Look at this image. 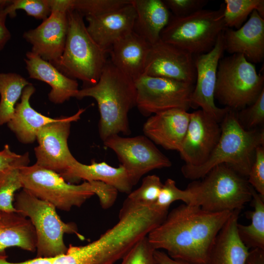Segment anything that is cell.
<instances>
[{
    "mask_svg": "<svg viewBox=\"0 0 264 264\" xmlns=\"http://www.w3.org/2000/svg\"><path fill=\"white\" fill-rule=\"evenodd\" d=\"M5 9L11 18L16 17L17 10H22L28 15L44 21L51 13L52 0H12L9 1Z\"/></svg>",
    "mask_w": 264,
    "mask_h": 264,
    "instance_id": "cell-34",
    "label": "cell"
},
{
    "mask_svg": "<svg viewBox=\"0 0 264 264\" xmlns=\"http://www.w3.org/2000/svg\"><path fill=\"white\" fill-rule=\"evenodd\" d=\"M224 51L242 54L249 62L259 63L264 59V19L256 10L237 29L226 28L223 32Z\"/></svg>",
    "mask_w": 264,
    "mask_h": 264,
    "instance_id": "cell-19",
    "label": "cell"
},
{
    "mask_svg": "<svg viewBox=\"0 0 264 264\" xmlns=\"http://www.w3.org/2000/svg\"><path fill=\"white\" fill-rule=\"evenodd\" d=\"M52 258H37L20 262H11L7 260L6 254L0 255V264H52Z\"/></svg>",
    "mask_w": 264,
    "mask_h": 264,
    "instance_id": "cell-43",
    "label": "cell"
},
{
    "mask_svg": "<svg viewBox=\"0 0 264 264\" xmlns=\"http://www.w3.org/2000/svg\"><path fill=\"white\" fill-rule=\"evenodd\" d=\"M95 195L99 200L100 205L103 209H108L115 202L118 191L114 187L104 182L97 181H90Z\"/></svg>",
    "mask_w": 264,
    "mask_h": 264,
    "instance_id": "cell-41",
    "label": "cell"
},
{
    "mask_svg": "<svg viewBox=\"0 0 264 264\" xmlns=\"http://www.w3.org/2000/svg\"><path fill=\"white\" fill-rule=\"evenodd\" d=\"M72 0H52L49 16L23 38L32 45L31 52L56 66L63 54L68 30V12Z\"/></svg>",
    "mask_w": 264,
    "mask_h": 264,
    "instance_id": "cell-13",
    "label": "cell"
},
{
    "mask_svg": "<svg viewBox=\"0 0 264 264\" xmlns=\"http://www.w3.org/2000/svg\"><path fill=\"white\" fill-rule=\"evenodd\" d=\"M154 258L157 264H193L185 261L171 258L165 252L160 250H155Z\"/></svg>",
    "mask_w": 264,
    "mask_h": 264,
    "instance_id": "cell-44",
    "label": "cell"
},
{
    "mask_svg": "<svg viewBox=\"0 0 264 264\" xmlns=\"http://www.w3.org/2000/svg\"><path fill=\"white\" fill-rule=\"evenodd\" d=\"M14 205L16 212L28 218L34 226L37 258H52L65 254L67 250L64 241L65 234H75L80 240L85 239L74 223L65 222L61 219L54 205L23 189L15 195Z\"/></svg>",
    "mask_w": 264,
    "mask_h": 264,
    "instance_id": "cell-7",
    "label": "cell"
},
{
    "mask_svg": "<svg viewBox=\"0 0 264 264\" xmlns=\"http://www.w3.org/2000/svg\"><path fill=\"white\" fill-rule=\"evenodd\" d=\"M247 181L258 194L264 197V146L255 150Z\"/></svg>",
    "mask_w": 264,
    "mask_h": 264,
    "instance_id": "cell-38",
    "label": "cell"
},
{
    "mask_svg": "<svg viewBox=\"0 0 264 264\" xmlns=\"http://www.w3.org/2000/svg\"><path fill=\"white\" fill-rule=\"evenodd\" d=\"M136 17L131 2L102 15L86 17L87 29L95 42L109 52L115 43L133 31Z\"/></svg>",
    "mask_w": 264,
    "mask_h": 264,
    "instance_id": "cell-20",
    "label": "cell"
},
{
    "mask_svg": "<svg viewBox=\"0 0 264 264\" xmlns=\"http://www.w3.org/2000/svg\"><path fill=\"white\" fill-rule=\"evenodd\" d=\"M90 97L98 105L99 133L104 141L108 137L131 133L128 113L136 104L134 81L108 60L98 82L79 89L78 99Z\"/></svg>",
    "mask_w": 264,
    "mask_h": 264,
    "instance_id": "cell-3",
    "label": "cell"
},
{
    "mask_svg": "<svg viewBox=\"0 0 264 264\" xmlns=\"http://www.w3.org/2000/svg\"><path fill=\"white\" fill-rule=\"evenodd\" d=\"M190 113L181 109L154 114L143 127V133L153 143L169 150L179 152L188 128Z\"/></svg>",
    "mask_w": 264,
    "mask_h": 264,
    "instance_id": "cell-18",
    "label": "cell"
},
{
    "mask_svg": "<svg viewBox=\"0 0 264 264\" xmlns=\"http://www.w3.org/2000/svg\"><path fill=\"white\" fill-rule=\"evenodd\" d=\"M252 203L253 210L250 213L251 223H238L239 236L249 249H264V197L252 187Z\"/></svg>",
    "mask_w": 264,
    "mask_h": 264,
    "instance_id": "cell-29",
    "label": "cell"
},
{
    "mask_svg": "<svg viewBox=\"0 0 264 264\" xmlns=\"http://www.w3.org/2000/svg\"><path fill=\"white\" fill-rule=\"evenodd\" d=\"M9 1L5 0L4 2L0 3V51L4 48L11 38V33L6 25L8 15L5 9Z\"/></svg>",
    "mask_w": 264,
    "mask_h": 264,
    "instance_id": "cell-42",
    "label": "cell"
},
{
    "mask_svg": "<svg viewBox=\"0 0 264 264\" xmlns=\"http://www.w3.org/2000/svg\"><path fill=\"white\" fill-rule=\"evenodd\" d=\"M224 51L222 32L211 50L194 56L196 79L191 96V108H200L219 123L230 109L219 108L215 103L217 68Z\"/></svg>",
    "mask_w": 264,
    "mask_h": 264,
    "instance_id": "cell-15",
    "label": "cell"
},
{
    "mask_svg": "<svg viewBox=\"0 0 264 264\" xmlns=\"http://www.w3.org/2000/svg\"><path fill=\"white\" fill-rule=\"evenodd\" d=\"M60 176L69 183L97 181L104 182L118 192L129 194L134 184L126 169L120 164L114 167L105 162H93L89 165L75 161Z\"/></svg>",
    "mask_w": 264,
    "mask_h": 264,
    "instance_id": "cell-22",
    "label": "cell"
},
{
    "mask_svg": "<svg viewBox=\"0 0 264 264\" xmlns=\"http://www.w3.org/2000/svg\"><path fill=\"white\" fill-rule=\"evenodd\" d=\"M21 176L22 189L64 211L81 207L95 195L90 182L70 183L59 174L36 164L21 168Z\"/></svg>",
    "mask_w": 264,
    "mask_h": 264,
    "instance_id": "cell-10",
    "label": "cell"
},
{
    "mask_svg": "<svg viewBox=\"0 0 264 264\" xmlns=\"http://www.w3.org/2000/svg\"><path fill=\"white\" fill-rule=\"evenodd\" d=\"M16 167L0 172V212H16L15 193L22 188L21 168Z\"/></svg>",
    "mask_w": 264,
    "mask_h": 264,
    "instance_id": "cell-30",
    "label": "cell"
},
{
    "mask_svg": "<svg viewBox=\"0 0 264 264\" xmlns=\"http://www.w3.org/2000/svg\"><path fill=\"white\" fill-rule=\"evenodd\" d=\"M224 5L217 10L202 9L185 17L172 15L160 34V40L195 56L206 53L226 28Z\"/></svg>",
    "mask_w": 264,
    "mask_h": 264,
    "instance_id": "cell-8",
    "label": "cell"
},
{
    "mask_svg": "<svg viewBox=\"0 0 264 264\" xmlns=\"http://www.w3.org/2000/svg\"><path fill=\"white\" fill-rule=\"evenodd\" d=\"M237 118L246 130L257 129L264 122V89L251 105L236 111Z\"/></svg>",
    "mask_w": 264,
    "mask_h": 264,
    "instance_id": "cell-36",
    "label": "cell"
},
{
    "mask_svg": "<svg viewBox=\"0 0 264 264\" xmlns=\"http://www.w3.org/2000/svg\"><path fill=\"white\" fill-rule=\"evenodd\" d=\"M30 84L18 73H0V126L12 119L17 101L24 88Z\"/></svg>",
    "mask_w": 264,
    "mask_h": 264,
    "instance_id": "cell-28",
    "label": "cell"
},
{
    "mask_svg": "<svg viewBox=\"0 0 264 264\" xmlns=\"http://www.w3.org/2000/svg\"><path fill=\"white\" fill-rule=\"evenodd\" d=\"M131 2V0H72V9L84 17L102 15Z\"/></svg>",
    "mask_w": 264,
    "mask_h": 264,
    "instance_id": "cell-33",
    "label": "cell"
},
{
    "mask_svg": "<svg viewBox=\"0 0 264 264\" xmlns=\"http://www.w3.org/2000/svg\"><path fill=\"white\" fill-rule=\"evenodd\" d=\"M37 236L30 220L16 212H0V255L7 248L36 251Z\"/></svg>",
    "mask_w": 264,
    "mask_h": 264,
    "instance_id": "cell-27",
    "label": "cell"
},
{
    "mask_svg": "<svg viewBox=\"0 0 264 264\" xmlns=\"http://www.w3.org/2000/svg\"><path fill=\"white\" fill-rule=\"evenodd\" d=\"M143 74L195 85L194 56L160 40L150 45Z\"/></svg>",
    "mask_w": 264,
    "mask_h": 264,
    "instance_id": "cell-16",
    "label": "cell"
},
{
    "mask_svg": "<svg viewBox=\"0 0 264 264\" xmlns=\"http://www.w3.org/2000/svg\"><path fill=\"white\" fill-rule=\"evenodd\" d=\"M24 62L29 77L44 82L51 88L48 99L59 104L75 97L79 91L78 83L67 77L50 63L43 59L31 51L26 53Z\"/></svg>",
    "mask_w": 264,
    "mask_h": 264,
    "instance_id": "cell-21",
    "label": "cell"
},
{
    "mask_svg": "<svg viewBox=\"0 0 264 264\" xmlns=\"http://www.w3.org/2000/svg\"><path fill=\"white\" fill-rule=\"evenodd\" d=\"M155 226V220L146 208L122 205L113 226L87 244L69 245L65 254L53 257L52 264H115Z\"/></svg>",
    "mask_w": 264,
    "mask_h": 264,
    "instance_id": "cell-2",
    "label": "cell"
},
{
    "mask_svg": "<svg viewBox=\"0 0 264 264\" xmlns=\"http://www.w3.org/2000/svg\"><path fill=\"white\" fill-rule=\"evenodd\" d=\"M221 134L219 122L200 109L190 113V120L180 151L185 164L198 166L208 158Z\"/></svg>",
    "mask_w": 264,
    "mask_h": 264,
    "instance_id": "cell-17",
    "label": "cell"
},
{
    "mask_svg": "<svg viewBox=\"0 0 264 264\" xmlns=\"http://www.w3.org/2000/svg\"><path fill=\"white\" fill-rule=\"evenodd\" d=\"M246 264H264V249L255 248L249 251Z\"/></svg>",
    "mask_w": 264,
    "mask_h": 264,
    "instance_id": "cell-45",
    "label": "cell"
},
{
    "mask_svg": "<svg viewBox=\"0 0 264 264\" xmlns=\"http://www.w3.org/2000/svg\"><path fill=\"white\" fill-rule=\"evenodd\" d=\"M264 76L242 54L222 57L218 64L215 99L239 111L252 104L264 89Z\"/></svg>",
    "mask_w": 264,
    "mask_h": 264,
    "instance_id": "cell-9",
    "label": "cell"
},
{
    "mask_svg": "<svg viewBox=\"0 0 264 264\" xmlns=\"http://www.w3.org/2000/svg\"><path fill=\"white\" fill-rule=\"evenodd\" d=\"M30 162L28 153L18 154L12 152L8 145L0 151V172L12 167L28 166Z\"/></svg>",
    "mask_w": 264,
    "mask_h": 264,
    "instance_id": "cell-40",
    "label": "cell"
},
{
    "mask_svg": "<svg viewBox=\"0 0 264 264\" xmlns=\"http://www.w3.org/2000/svg\"><path fill=\"white\" fill-rule=\"evenodd\" d=\"M136 17L133 31L151 44L160 40V34L172 14L162 0H131Z\"/></svg>",
    "mask_w": 264,
    "mask_h": 264,
    "instance_id": "cell-26",
    "label": "cell"
},
{
    "mask_svg": "<svg viewBox=\"0 0 264 264\" xmlns=\"http://www.w3.org/2000/svg\"><path fill=\"white\" fill-rule=\"evenodd\" d=\"M85 110L80 109L73 115L57 118L39 130L38 145L34 149L35 164L60 175L77 160L69 149L67 140L71 123L78 120Z\"/></svg>",
    "mask_w": 264,
    "mask_h": 264,
    "instance_id": "cell-14",
    "label": "cell"
},
{
    "mask_svg": "<svg viewBox=\"0 0 264 264\" xmlns=\"http://www.w3.org/2000/svg\"><path fill=\"white\" fill-rule=\"evenodd\" d=\"M241 210L231 214L219 232L207 264H246L249 249L240 239L237 225Z\"/></svg>",
    "mask_w": 264,
    "mask_h": 264,
    "instance_id": "cell-24",
    "label": "cell"
},
{
    "mask_svg": "<svg viewBox=\"0 0 264 264\" xmlns=\"http://www.w3.org/2000/svg\"><path fill=\"white\" fill-rule=\"evenodd\" d=\"M155 250L147 236L129 250L121 259L120 264H157L154 255Z\"/></svg>",
    "mask_w": 264,
    "mask_h": 264,
    "instance_id": "cell-37",
    "label": "cell"
},
{
    "mask_svg": "<svg viewBox=\"0 0 264 264\" xmlns=\"http://www.w3.org/2000/svg\"><path fill=\"white\" fill-rule=\"evenodd\" d=\"M200 179L187 187L193 197L191 205L209 212H232L251 201L252 187L247 178L227 164L215 166Z\"/></svg>",
    "mask_w": 264,
    "mask_h": 264,
    "instance_id": "cell-6",
    "label": "cell"
},
{
    "mask_svg": "<svg viewBox=\"0 0 264 264\" xmlns=\"http://www.w3.org/2000/svg\"><path fill=\"white\" fill-rule=\"evenodd\" d=\"M162 185L163 183L157 176H147L143 178L140 186L131 191L126 199L143 205H153L158 199Z\"/></svg>",
    "mask_w": 264,
    "mask_h": 264,
    "instance_id": "cell-32",
    "label": "cell"
},
{
    "mask_svg": "<svg viewBox=\"0 0 264 264\" xmlns=\"http://www.w3.org/2000/svg\"><path fill=\"white\" fill-rule=\"evenodd\" d=\"M261 0H225L224 22L226 28L236 29L242 26Z\"/></svg>",
    "mask_w": 264,
    "mask_h": 264,
    "instance_id": "cell-31",
    "label": "cell"
},
{
    "mask_svg": "<svg viewBox=\"0 0 264 264\" xmlns=\"http://www.w3.org/2000/svg\"><path fill=\"white\" fill-rule=\"evenodd\" d=\"M103 142L115 153L120 165L127 171L134 185L150 171L172 165L170 159L145 135L122 137L117 134L108 137Z\"/></svg>",
    "mask_w": 264,
    "mask_h": 264,
    "instance_id": "cell-12",
    "label": "cell"
},
{
    "mask_svg": "<svg viewBox=\"0 0 264 264\" xmlns=\"http://www.w3.org/2000/svg\"><path fill=\"white\" fill-rule=\"evenodd\" d=\"M84 17L72 9L68 12V30L63 54L55 66L68 77L95 85L105 66L109 52L88 33Z\"/></svg>",
    "mask_w": 264,
    "mask_h": 264,
    "instance_id": "cell-5",
    "label": "cell"
},
{
    "mask_svg": "<svg viewBox=\"0 0 264 264\" xmlns=\"http://www.w3.org/2000/svg\"><path fill=\"white\" fill-rule=\"evenodd\" d=\"M219 140L207 160L198 166L184 164L181 172L192 180L202 178L215 166L225 164L246 177L256 149L264 146V129L246 130L239 122L236 111L229 109L221 122Z\"/></svg>",
    "mask_w": 264,
    "mask_h": 264,
    "instance_id": "cell-4",
    "label": "cell"
},
{
    "mask_svg": "<svg viewBox=\"0 0 264 264\" xmlns=\"http://www.w3.org/2000/svg\"><path fill=\"white\" fill-rule=\"evenodd\" d=\"M35 91V88L32 84L24 88L21 100L16 104L13 116L7 123L9 129L23 144L34 142L39 130L57 119L43 115L31 107L30 99Z\"/></svg>",
    "mask_w": 264,
    "mask_h": 264,
    "instance_id": "cell-25",
    "label": "cell"
},
{
    "mask_svg": "<svg viewBox=\"0 0 264 264\" xmlns=\"http://www.w3.org/2000/svg\"><path fill=\"white\" fill-rule=\"evenodd\" d=\"M150 45L144 39L132 31L113 44L109 52L110 61L134 81L144 74Z\"/></svg>",
    "mask_w": 264,
    "mask_h": 264,
    "instance_id": "cell-23",
    "label": "cell"
},
{
    "mask_svg": "<svg viewBox=\"0 0 264 264\" xmlns=\"http://www.w3.org/2000/svg\"><path fill=\"white\" fill-rule=\"evenodd\" d=\"M231 213L181 204L168 213L147 238L155 250H165L173 259L207 264L216 238Z\"/></svg>",
    "mask_w": 264,
    "mask_h": 264,
    "instance_id": "cell-1",
    "label": "cell"
},
{
    "mask_svg": "<svg viewBox=\"0 0 264 264\" xmlns=\"http://www.w3.org/2000/svg\"><path fill=\"white\" fill-rule=\"evenodd\" d=\"M136 104L144 116L174 109L188 110L194 84L143 74L134 81Z\"/></svg>",
    "mask_w": 264,
    "mask_h": 264,
    "instance_id": "cell-11",
    "label": "cell"
},
{
    "mask_svg": "<svg viewBox=\"0 0 264 264\" xmlns=\"http://www.w3.org/2000/svg\"><path fill=\"white\" fill-rule=\"evenodd\" d=\"M173 16L185 17L203 9L207 0H163Z\"/></svg>",
    "mask_w": 264,
    "mask_h": 264,
    "instance_id": "cell-39",
    "label": "cell"
},
{
    "mask_svg": "<svg viewBox=\"0 0 264 264\" xmlns=\"http://www.w3.org/2000/svg\"><path fill=\"white\" fill-rule=\"evenodd\" d=\"M177 200H181L187 205H192L193 197L188 189L181 190L176 185L175 180L168 178L163 183L158 199L155 204L159 208L168 210L170 205Z\"/></svg>",
    "mask_w": 264,
    "mask_h": 264,
    "instance_id": "cell-35",
    "label": "cell"
},
{
    "mask_svg": "<svg viewBox=\"0 0 264 264\" xmlns=\"http://www.w3.org/2000/svg\"><path fill=\"white\" fill-rule=\"evenodd\" d=\"M5 0H0V3L4 1Z\"/></svg>",
    "mask_w": 264,
    "mask_h": 264,
    "instance_id": "cell-46",
    "label": "cell"
}]
</instances>
